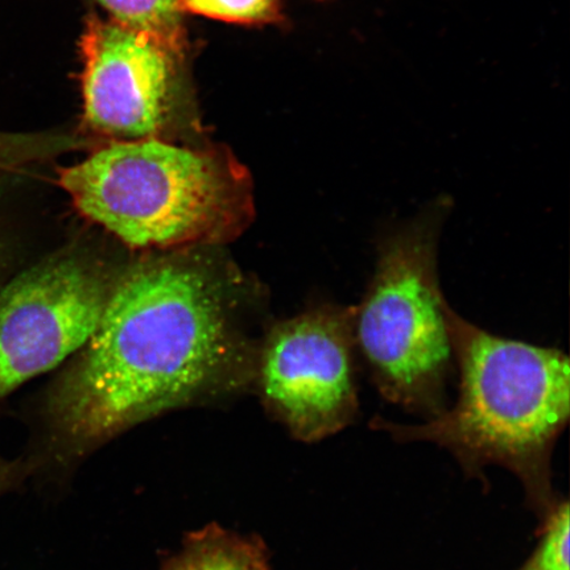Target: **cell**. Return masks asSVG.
Masks as SVG:
<instances>
[{"label":"cell","mask_w":570,"mask_h":570,"mask_svg":"<svg viewBox=\"0 0 570 570\" xmlns=\"http://www.w3.org/2000/svg\"><path fill=\"white\" fill-rule=\"evenodd\" d=\"M354 305L317 304L271 327L256 381L263 405L292 438L318 443L360 413Z\"/></svg>","instance_id":"cell-5"},{"label":"cell","mask_w":570,"mask_h":570,"mask_svg":"<svg viewBox=\"0 0 570 570\" xmlns=\"http://www.w3.org/2000/svg\"><path fill=\"white\" fill-rule=\"evenodd\" d=\"M57 184L85 218L132 248L227 244L254 218L253 185L230 156L158 138L110 142Z\"/></svg>","instance_id":"cell-3"},{"label":"cell","mask_w":570,"mask_h":570,"mask_svg":"<svg viewBox=\"0 0 570 570\" xmlns=\"http://www.w3.org/2000/svg\"><path fill=\"white\" fill-rule=\"evenodd\" d=\"M56 139L41 135L0 132V173L21 170L56 151Z\"/></svg>","instance_id":"cell-13"},{"label":"cell","mask_w":570,"mask_h":570,"mask_svg":"<svg viewBox=\"0 0 570 570\" xmlns=\"http://www.w3.org/2000/svg\"><path fill=\"white\" fill-rule=\"evenodd\" d=\"M20 170L0 173V287L23 268V240L13 213Z\"/></svg>","instance_id":"cell-11"},{"label":"cell","mask_w":570,"mask_h":570,"mask_svg":"<svg viewBox=\"0 0 570 570\" xmlns=\"http://www.w3.org/2000/svg\"><path fill=\"white\" fill-rule=\"evenodd\" d=\"M33 474L32 463L26 455L17 460H7L0 455V497L19 490Z\"/></svg>","instance_id":"cell-14"},{"label":"cell","mask_w":570,"mask_h":570,"mask_svg":"<svg viewBox=\"0 0 570 570\" xmlns=\"http://www.w3.org/2000/svg\"><path fill=\"white\" fill-rule=\"evenodd\" d=\"M81 48L85 125L118 140L158 137L173 109L178 53L153 35L97 17Z\"/></svg>","instance_id":"cell-7"},{"label":"cell","mask_w":570,"mask_h":570,"mask_svg":"<svg viewBox=\"0 0 570 570\" xmlns=\"http://www.w3.org/2000/svg\"><path fill=\"white\" fill-rule=\"evenodd\" d=\"M118 276L70 248L24 266L0 287V403L87 344Z\"/></svg>","instance_id":"cell-6"},{"label":"cell","mask_w":570,"mask_h":570,"mask_svg":"<svg viewBox=\"0 0 570 570\" xmlns=\"http://www.w3.org/2000/svg\"><path fill=\"white\" fill-rule=\"evenodd\" d=\"M240 353L229 289L210 263L174 255L128 268L39 401L26 454L35 475L62 473L132 426L229 390Z\"/></svg>","instance_id":"cell-1"},{"label":"cell","mask_w":570,"mask_h":570,"mask_svg":"<svg viewBox=\"0 0 570 570\" xmlns=\"http://www.w3.org/2000/svg\"><path fill=\"white\" fill-rule=\"evenodd\" d=\"M161 570H269L263 540L209 524L191 532Z\"/></svg>","instance_id":"cell-8"},{"label":"cell","mask_w":570,"mask_h":570,"mask_svg":"<svg viewBox=\"0 0 570 570\" xmlns=\"http://www.w3.org/2000/svg\"><path fill=\"white\" fill-rule=\"evenodd\" d=\"M112 20L155 36L180 53L183 42L180 0H97Z\"/></svg>","instance_id":"cell-9"},{"label":"cell","mask_w":570,"mask_h":570,"mask_svg":"<svg viewBox=\"0 0 570 570\" xmlns=\"http://www.w3.org/2000/svg\"><path fill=\"white\" fill-rule=\"evenodd\" d=\"M451 206V199L440 197L382 235L374 275L354 305L356 352L377 392L424 420L449 407L454 356L438 258Z\"/></svg>","instance_id":"cell-4"},{"label":"cell","mask_w":570,"mask_h":570,"mask_svg":"<svg viewBox=\"0 0 570 570\" xmlns=\"http://www.w3.org/2000/svg\"><path fill=\"white\" fill-rule=\"evenodd\" d=\"M569 540V502L560 499L550 514L541 519L538 544L518 570H570Z\"/></svg>","instance_id":"cell-10"},{"label":"cell","mask_w":570,"mask_h":570,"mask_svg":"<svg viewBox=\"0 0 570 570\" xmlns=\"http://www.w3.org/2000/svg\"><path fill=\"white\" fill-rule=\"evenodd\" d=\"M183 11L230 23H273L282 18L281 0H180Z\"/></svg>","instance_id":"cell-12"},{"label":"cell","mask_w":570,"mask_h":570,"mask_svg":"<svg viewBox=\"0 0 570 570\" xmlns=\"http://www.w3.org/2000/svg\"><path fill=\"white\" fill-rule=\"evenodd\" d=\"M446 324L460 374L458 402L423 424L376 416L370 426L397 443L443 448L468 475L480 476L490 466L508 470L544 519L560 502L552 458L570 416L568 355L494 336L451 305Z\"/></svg>","instance_id":"cell-2"}]
</instances>
